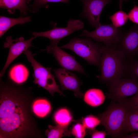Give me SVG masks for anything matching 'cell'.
<instances>
[{"label": "cell", "instance_id": "1", "mask_svg": "<svg viewBox=\"0 0 138 138\" xmlns=\"http://www.w3.org/2000/svg\"><path fill=\"white\" fill-rule=\"evenodd\" d=\"M32 89L0 79V138L43 137L32 114Z\"/></svg>", "mask_w": 138, "mask_h": 138}, {"label": "cell", "instance_id": "2", "mask_svg": "<svg viewBox=\"0 0 138 138\" xmlns=\"http://www.w3.org/2000/svg\"><path fill=\"white\" fill-rule=\"evenodd\" d=\"M125 57L114 46L102 45L100 68L97 77L102 82L109 84L122 78L125 73Z\"/></svg>", "mask_w": 138, "mask_h": 138}, {"label": "cell", "instance_id": "3", "mask_svg": "<svg viewBox=\"0 0 138 138\" xmlns=\"http://www.w3.org/2000/svg\"><path fill=\"white\" fill-rule=\"evenodd\" d=\"M131 105L128 99L120 102L113 101L106 111L99 115L100 124L112 137L123 135V127Z\"/></svg>", "mask_w": 138, "mask_h": 138}, {"label": "cell", "instance_id": "4", "mask_svg": "<svg viewBox=\"0 0 138 138\" xmlns=\"http://www.w3.org/2000/svg\"><path fill=\"white\" fill-rule=\"evenodd\" d=\"M102 45L93 42L87 37L85 39L75 37L66 44L60 47L70 49L83 58L89 64L100 68Z\"/></svg>", "mask_w": 138, "mask_h": 138}, {"label": "cell", "instance_id": "5", "mask_svg": "<svg viewBox=\"0 0 138 138\" xmlns=\"http://www.w3.org/2000/svg\"><path fill=\"white\" fill-rule=\"evenodd\" d=\"M31 64L34 73V83L47 90L52 96L57 92L64 96L55 81L54 77L51 72V68L45 67L37 62L34 58L31 52L28 49L24 53Z\"/></svg>", "mask_w": 138, "mask_h": 138}, {"label": "cell", "instance_id": "6", "mask_svg": "<svg viewBox=\"0 0 138 138\" xmlns=\"http://www.w3.org/2000/svg\"><path fill=\"white\" fill-rule=\"evenodd\" d=\"M122 28L112 24H101L93 31L83 30L79 36H85L98 42L103 43L107 47L117 45L124 32Z\"/></svg>", "mask_w": 138, "mask_h": 138}, {"label": "cell", "instance_id": "7", "mask_svg": "<svg viewBox=\"0 0 138 138\" xmlns=\"http://www.w3.org/2000/svg\"><path fill=\"white\" fill-rule=\"evenodd\" d=\"M109 85V97L117 102L138 94V80L135 78H122Z\"/></svg>", "mask_w": 138, "mask_h": 138}, {"label": "cell", "instance_id": "8", "mask_svg": "<svg viewBox=\"0 0 138 138\" xmlns=\"http://www.w3.org/2000/svg\"><path fill=\"white\" fill-rule=\"evenodd\" d=\"M58 43L50 41V44L46 47L45 50L48 53L53 55L62 68L86 74V73L83 67L74 57L58 47Z\"/></svg>", "mask_w": 138, "mask_h": 138}, {"label": "cell", "instance_id": "9", "mask_svg": "<svg viewBox=\"0 0 138 138\" xmlns=\"http://www.w3.org/2000/svg\"><path fill=\"white\" fill-rule=\"evenodd\" d=\"M35 38L32 37L29 39L25 40L22 37L13 39L11 36L7 37L4 47L9 48V52L5 64L0 73L1 78L4 75L7 68L14 60L22 53H24L29 47L33 46L31 44V42Z\"/></svg>", "mask_w": 138, "mask_h": 138}, {"label": "cell", "instance_id": "10", "mask_svg": "<svg viewBox=\"0 0 138 138\" xmlns=\"http://www.w3.org/2000/svg\"><path fill=\"white\" fill-rule=\"evenodd\" d=\"M84 26V23L80 20L70 19L66 27H57L54 25L52 29L48 31L41 32H34L32 33L36 38L44 37L49 39L50 41L59 43L60 40L65 37L83 28Z\"/></svg>", "mask_w": 138, "mask_h": 138}, {"label": "cell", "instance_id": "11", "mask_svg": "<svg viewBox=\"0 0 138 138\" xmlns=\"http://www.w3.org/2000/svg\"><path fill=\"white\" fill-rule=\"evenodd\" d=\"M117 45V48L125 58L138 55V25L124 32Z\"/></svg>", "mask_w": 138, "mask_h": 138}, {"label": "cell", "instance_id": "12", "mask_svg": "<svg viewBox=\"0 0 138 138\" xmlns=\"http://www.w3.org/2000/svg\"><path fill=\"white\" fill-rule=\"evenodd\" d=\"M83 5L80 17L86 19L89 24L95 28L101 24L100 18L102 9L111 0H80Z\"/></svg>", "mask_w": 138, "mask_h": 138}, {"label": "cell", "instance_id": "13", "mask_svg": "<svg viewBox=\"0 0 138 138\" xmlns=\"http://www.w3.org/2000/svg\"><path fill=\"white\" fill-rule=\"evenodd\" d=\"M53 71L62 90L72 91L75 96L82 97L83 94L80 89L82 83L76 75L61 68L53 69Z\"/></svg>", "mask_w": 138, "mask_h": 138}, {"label": "cell", "instance_id": "14", "mask_svg": "<svg viewBox=\"0 0 138 138\" xmlns=\"http://www.w3.org/2000/svg\"><path fill=\"white\" fill-rule=\"evenodd\" d=\"M31 0H0V7L7 9L9 13L14 14L19 10L22 15H26L29 11L28 5Z\"/></svg>", "mask_w": 138, "mask_h": 138}, {"label": "cell", "instance_id": "15", "mask_svg": "<svg viewBox=\"0 0 138 138\" xmlns=\"http://www.w3.org/2000/svg\"><path fill=\"white\" fill-rule=\"evenodd\" d=\"M130 103L123 127V135L130 132H138V105Z\"/></svg>", "mask_w": 138, "mask_h": 138}, {"label": "cell", "instance_id": "16", "mask_svg": "<svg viewBox=\"0 0 138 138\" xmlns=\"http://www.w3.org/2000/svg\"><path fill=\"white\" fill-rule=\"evenodd\" d=\"M31 17L22 16L17 18H13L4 16H0V37L10 28L17 24L22 25L31 20Z\"/></svg>", "mask_w": 138, "mask_h": 138}, {"label": "cell", "instance_id": "17", "mask_svg": "<svg viewBox=\"0 0 138 138\" xmlns=\"http://www.w3.org/2000/svg\"><path fill=\"white\" fill-rule=\"evenodd\" d=\"M105 96L102 90L92 88L87 90L85 94L84 100L88 105L93 107L98 106L104 102Z\"/></svg>", "mask_w": 138, "mask_h": 138}, {"label": "cell", "instance_id": "18", "mask_svg": "<svg viewBox=\"0 0 138 138\" xmlns=\"http://www.w3.org/2000/svg\"><path fill=\"white\" fill-rule=\"evenodd\" d=\"M29 71L23 65L18 64L14 65L10 70L8 73L10 79L13 82L21 84L25 82L28 78Z\"/></svg>", "mask_w": 138, "mask_h": 138}, {"label": "cell", "instance_id": "19", "mask_svg": "<svg viewBox=\"0 0 138 138\" xmlns=\"http://www.w3.org/2000/svg\"><path fill=\"white\" fill-rule=\"evenodd\" d=\"M32 108L34 113L40 118L46 116L50 113L51 109L50 102L44 99H39L34 100Z\"/></svg>", "mask_w": 138, "mask_h": 138}, {"label": "cell", "instance_id": "20", "mask_svg": "<svg viewBox=\"0 0 138 138\" xmlns=\"http://www.w3.org/2000/svg\"><path fill=\"white\" fill-rule=\"evenodd\" d=\"M48 128L45 131V134L48 138H59L70 135L67 125H49Z\"/></svg>", "mask_w": 138, "mask_h": 138}, {"label": "cell", "instance_id": "21", "mask_svg": "<svg viewBox=\"0 0 138 138\" xmlns=\"http://www.w3.org/2000/svg\"><path fill=\"white\" fill-rule=\"evenodd\" d=\"M54 117L58 124L63 125H68L72 119L70 112L65 108L61 109L57 111Z\"/></svg>", "mask_w": 138, "mask_h": 138}, {"label": "cell", "instance_id": "22", "mask_svg": "<svg viewBox=\"0 0 138 138\" xmlns=\"http://www.w3.org/2000/svg\"><path fill=\"white\" fill-rule=\"evenodd\" d=\"M109 19L112 24L117 28H120L124 25L129 19L128 14L122 9H120L112 15L110 17Z\"/></svg>", "mask_w": 138, "mask_h": 138}, {"label": "cell", "instance_id": "23", "mask_svg": "<svg viewBox=\"0 0 138 138\" xmlns=\"http://www.w3.org/2000/svg\"><path fill=\"white\" fill-rule=\"evenodd\" d=\"M69 0H34L33 4L28 6L29 12L34 13L39 9L44 6L47 7V4L49 3L62 2L68 4Z\"/></svg>", "mask_w": 138, "mask_h": 138}, {"label": "cell", "instance_id": "24", "mask_svg": "<svg viewBox=\"0 0 138 138\" xmlns=\"http://www.w3.org/2000/svg\"><path fill=\"white\" fill-rule=\"evenodd\" d=\"M100 120L99 118L92 115L88 116L83 121V124L86 128L93 130L100 124Z\"/></svg>", "mask_w": 138, "mask_h": 138}, {"label": "cell", "instance_id": "25", "mask_svg": "<svg viewBox=\"0 0 138 138\" xmlns=\"http://www.w3.org/2000/svg\"><path fill=\"white\" fill-rule=\"evenodd\" d=\"M125 73L129 77L138 80V60H133L126 64Z\"/></svg>", "mask_w": 138, "mask_h": 138}, {"label": "cell", "instance_id": "26", "mask_svg": "<svg viewBox=\"0 0 138 138\" xmlns=\"http://www.w3.org/2000/svg\"><path fill=\"white\" fill-rule=\"evenodd\" d=\"M86 128L83 124L77 123L73 128L71 133L76 138H83L86 135Z\"/></svg>", "mask_w": 138, "mask_h": 138}, {"label": "cell", "instance_id": "27", "mask_svg": "<svg viewBox=\"0 0 138 138\" xmlns=\"http://www.w3.org/2000/svg\"><path fill=\"white\" fill-rule=\"evenodd\" d=\"M129 19L132 22L138 25V6L135 4L128 14Z\"/></svg>", "mask_w": 138, "mask_h": 138}, {"label": "cell", "instance_id": "28", "mask_svg": "<svg viewBox=\"0 0 138 138\" xmlns=\"http://www.w3.org/2000/svg\"><path fill=\"white\" fill-rule=\"evenodd\" d=\"M107 135L105 131H96L92 133L91 137L93 138H105Z\"/></svg>", "mask_w": 138, "mask_h": 138}, {"label": "cell", "instance_id": "29", "mask_svg": "<svg viewBox=\"0 0 138 138\" xmlns=\"http://www.w3.org/2000/svg\"><path fill=\"white\" fill-rule=\"evenodd\" d=\"M128 99L131 103L138 105V94Z\"/></svg>", "mask_w": 138, "mask_h": 138}, {"label": "cell", "instance_id": "30", "mask_svg": "<svg viewBox=\"0 0 138 138\" xmlns=\"http://www.w3.org/2000/svg\"><path fill=\"white\" fill-rule=\"evenodd\" d=\"M122 138H138V132H133L130 135L125 134L122 136Z\"/></svg>", "mask_w": 138, "mask_h": 138}, {"label": "cell", "instance_id": "31", "mask_svg": "<svg viewBox=\"0 0 138 138\" xmlns=\"http://www.w3.org/2000/svg\"><path fill=\"white\" fill-rule=\"evenodd\" d=\"M129 0H119V7L120 9H122L123 2L124 1H128Z\"/></svg>", "mask_w": 138, "mask_h": 138}]
</instances>
